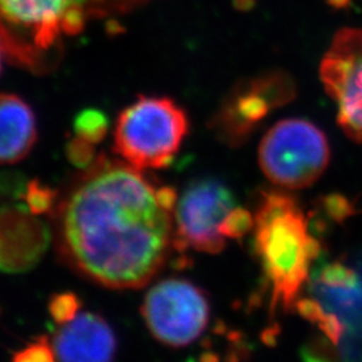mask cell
I'll return each mask as SVG.
<instances>
[{"label": "cell", "mask_w": 362, "mask_h": 362, "mask_svg": "<svg viewBox=\"0 0 362 362\" xmlns=\"http://www.w3.org/2000/svg\"><path fill=\"white\" fill-rule=\"evenodd\" d=\"M330 146L324 132L303 118H287L266 133L259 165L269 180L286 189L308 188L329 165Z\"/></svg>", "instance_id": "cell-5"}, {"label": "cell", "mask_w": 362, "mask_h": 362, "mask_svg": "<svg viewBox=\"0 0 362 362\" xmlns=\"http://www.w3.org/2000/svg\"><path fill=\"white\" fill-rule=\"evenodd\" d=\"M236 208L230 188L214 179L194 181L180 197L175 212L173 248L218 254L224 246V224Z\"/></svg>", "instance_id": "cell-7"}, {"label": "cell", "mask_w": 362, "mask_h": 362, "mask_svg": "<svg viewBox=\"0 0 362 362\" xmlns=\"http://www.w3.org/2000/svg\"><path fill=\"white\" fill-rule=\"evenodd\" d=\"M50 231L28 208H0V272L31 270L45 255Z\"/></svg>", "instance_id": "cell-10"}, {"label": "cell", "mask_w": 362, "mask_h": 362, "mask_svg": "<svg viewBox=\"0 0 362 362\" xmlns=\"http://www.w3.org/2000/svg\"><path fill=\"white\" fill-rule=\"evenodd\" d=\"M37 121L18 95L0 93V165L23 160L37 143Z\"/></svg>", "instance_id": "cell-12"}, {"label": "cell", "mask_w": 362, "mask_h": 362, "mask_svg": "<svg viewBox=\"0 0 362 362\" xmlns=\"http://www.w3.org/2000/svg\"><path fill=\"white\" fill-rule=\"evenodd\" d=\"M57 202V192L52 188L43 187L39 181H31L26 192V207L34 215H43L54 209Z\"/></svg>", "instance_id": "cell-16"}, {"label": "cell", "mask_w": 362, "mask_h": 362, "mask_svg": "<svg viewBox=\"0 0 362 362\" xmlns=\"http://www.w3.org/2000/svg\"><path fill=\"white\" fill-rule=\"evenodd\" d=\"M88 22L79 0H0V47L15 64L43 65L64 35Z\"/></svg>", "instance_id": "cell-3"}, {"label": "cell", "mask_w": 362, "mask_h": 362, "mask_svg": "<svg viewBox=\"0 0 362 362\" xmlns=\"http://www.w3.org/2000/svg\"><path fill=\"white\" fill-rule=\"evenodd\" d=\"M1 52H3V50H1V47H0V71H1Z\"/></svg>", "instance_id": "cell-19"}, {"label": "cell", "mask_w": 362, "mask_h": 362, "mask_svg": "<svg viewBox=\"0 0 362 362\" xmlns=\"http://www.w3.org/2000/svg\"><path fill=\"white\" fill-rule=\"evenodd\" d=\"M76 137L85 143L95 145L103 141L107 132V119L98 110H85L78 115L74 122Z\"/></svg>", "instance_id": "cell-13"}, {"label": "cell", "mask_w": 362, "mask_h": 362, "mask_svg": "<svg viewBox=\"0 0 362 362\" xmlns=\"http://www.w3.org/2000/svg\"><path fill=\"white\" fill-rule=\"evenodd\" d=\"M188 133V118L165 97H140L121 112L115 128V152L134 168L168 167Z\"/></svg>", "instance_id": "cell-4"}, {"label": "cell", "mask_w": 362, "mask_h": 362, "mask_svg": "<svg viewBox=\"0 0 362 362\" xmlns=\"http://www.w3.org/2000/svg\"><path fill=\"white\" fill-rule=\"evenodd\" d=\"M255 248L269 285L272 310H288L308 281L320 245L311 236L303 211L290 194L263 192L255 215Z\"/></svg>", "instance_id": "cell-2"}, {"label": "cell", "mask_w": 362, "mask_h": 362, "mask_svg": "<svg viewBox=\"0 0 362 362\" xmlns=\"http://www.w3.org/2000/svg\"><path fill=\"white\" fill-rule=\"evenodd\" d=\"M294 95V83L284 73H269L251 79L231 93L221 106L215 128L228 144L246 139L275 107Z\"/></svg>", "instance_id": "cell-9"}, {"label": "cell", "mask_w": 362, "mask_h": 362, "mask_svg": "<svg viewBox=\"0 0 362 362\" xmlns=\"http://www.w3.org/2000/svg\"><path fill=\"white\" fill-rule=\"evenodd\" d=\"M141 313L157 341L170 348H182L192 344L207 327L209 305L197 286L169 278L146 293Z\"/></svg>", "instance_id": "cell-6"}, {"label": "cell", "mask_w": 362, "mask_h": 362, "mask_svg": "<svg viewBox=\"0 0 362 362\" xmlns=\"http://www.w3.org/2000/svg\"><path fill=\"white\" fill-rule=\"evenodd\" d=\"M52 346L59 362H112L117 350L116 334L101 315L82 313L61 326Z\"/></svg>", "instance_id": "cell-11"}, {"label": "cell", "mask_w": 362, "mask_h": 362, "mask_svg": "<svg viewBox=\"0 0 362 362\" xmlns=\"http://www.w3.org/2000/svg\"><path fill=\"white\" fill-rule=\"evenodd\" d=\"M94 145L74 139L69 145V157L78 167H90L94 163Z\"/></svg>", "instance_id": "cell-18"}, {"label": "cell", "mask_w": 362, "mask_h": 362, "mask_svg": "<svg viewBox=\"0 0 362 362\" xmlns=\"http://www.w3.org/2000/svg\"><path fill=\"white\" fill-rule=\"evenodd\" d=\"M325 90L336 103L339 127L362 145V30L342 28L321 64Z\"/></svg>", "instance_id": "cell-8"}, {"label": "cell", "mask_w": 362, "mask_h": 362, "mask_svg": "<svg viewBox=\"0 0 362 362\" xmlns=\"http://www.w3.org/2000/svg\"><path fill=\"white\" fill-rule=\"evenodd\" d=\"M148 0H79L88 19L132 11Z\"/></svg>", "instance_id": "cell-14"}, {"label": "cell", "mask_w": 362, "mask_h": 362, "mask_svg": "<svg viewBox=\"0 0 362 362\" xmlns=\"http://www.w3.org/2000/svg\"><path fill=\"white\" fill-rule=\"evenodd\" d=\"M81 309V300L73 293H61L57 294L49 302V311L52 320L59 325L71 322Z\"/></svg>", "instance_id": "cell-15"}, {"label": "cell", "mask_w": 362, "mask_h": 362, "mask_svg": "<svg viewBox=\"0 0 362 362\" xmlns=\"http://www.w3.org/2000/svg\"><path fill=\"white\" fill-rule=\"evenodd\" d=\"M57 354L50 341L45 337L34 341L13 354V362H57Z\"/></svg>", "instance_id": "cell-17"}, {"label": "cell", "mask_w": 362, "mask_h": 362, "mask_svg": "<svg viewBox=\"0 0 362 362\" xmlns=\"http://www.w3.org/2000/svg\"><path fill=\"white\" fill-rule=\"evenodd\" d=\"M141 169L104 156L78 177L57 212L61 257L109 288H140L173 248V215Z\"/></svg>", "instance_id": "cell-1"}]
</instances>
